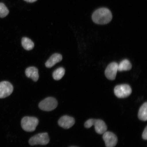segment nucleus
Returning <instances> with one entry per match:
<instances>
[{"label": "nucleus", "mask_w": 147, "mask_h": 147, "mask_svg": "<svg viewBox=\"0 0 147 147\" xmlns=\"http://www.w3.org/2000/svg\"><path fill=\"white\" fill-rule=\"evenodd\" d=\"M22 45L25 50H32L34 47V44L32 40L27 37H23L22 39Z\"/></svg>", "instance_id": "nucleus-15"}, {"label": "nucleus", "mask_w": 147, "mask_h": 147, "mask_svg": "<svg viewBox=\"0 0 147 147\" xmlns=\"http://www.w3.org/2000/svg\"><path fill=\"white\" fill-rule=\"evenodd\" d=\"M13 90V86L10 82L3 81L0 82V98L10 96Z\"/></svg>", "instance_id": "nucleus-7"}, {"label": "nucleus", "mask_w": 147, "mask_h": 147, "mask_svg": "<svg viewBox=\"0 0 147 147\" xmlns=\"http://www.w3.org/2000/svg\"><path fill=\"white\" fill-rule=\"evenodd\" d=\"M112 18L111 11L109 9L105 8L97 9L92 15L93 21L97 24H106L111 21Z\"/></svg>", "instance_id": "nucleus-1"}, {"label": "nucleus", "mask_w": 147, "mask_h": 147, "mask_svg": "<svg viewBox=\"0 0 147 147\" xmlns=\"http://www.w3.org/2000/svg\"><path fill=\"white\" fill-rule=\"evenodd\" d=\"M24 1L27 2L32 3L35 2L37 0H24Z\"/></svg>", "instance_id": "nucleus-19"}, {"label": "nucleus", "mask_w": 147, "mask_h": 147, "mask_svg": "<svg viewBox=\"0 0 147 147\" xmlns=\"http://www.w3.org/2000/svg\"><path fill=\"white\" fill-rule=\"evenodd\" d=\"M49 136L47 133H40L30 138L29 143L31 146L37 145H46L49 142Z\"/></svg>", "instance_id": "nucleus-5"}, {"label": "nucleus", "mask_w": 147, "mask_h": 147, "mask_svg": "<svg viewBox=\"0 0 147 147\" xmlns=\"http://www.w3.org/2000/svg\"><path fill=\"white\" fill-rule=\"evenodd\" d=\"M62 59V55L58 53H55L52 55L46 62L45 66L49 68L52 67L56 63L61 61Z\"/></svg>", "instance_id": "nucleus-11"}, {"label": "nucleus", "mask_w": 147, "mask_h": 147, "mask_svg": "<svg viewBox=\"0 0 147 147\" xmlns=\"http://www.w3.org/2000/svg\"><path fill=\"white\" fill-rule=\"evenodd\" d=\"M142 138L144 140H147V126H146V128L143 131L142 135Z\"/></svg>", "instance_id": "nucleus-18"}, {"label": "nucleus", "mask_w": 147, "mask_h": 147, "mask_svg": "<svg viewBox=\"0 0 147 147\" xmlns=\"http://www.w3.org/2000/svg\"><path fill=\"white\" fill-rule=\"evenodd\" d=\"M58 106L57 101L53 97H48L42 100L38 104V107L43 111H50L56 109Z\"/></svg>", "instance_id": "nucleus-4"}, {"label": "nucleus", "mask_w": 147, "mask_h": 147, "mask_svg": "<svg viewBox=\"0 0 147 147\" xmlns=\"http://www.w3.org/2000/svg\"><path fill=\"white\" fill-rule=\"evenodd\" d=\"M132 65L127 59L122 61L118 65V71H122L130 70L131 69Z\"/></svg>", "instance_id": "nucleus-14"}, {"label": "nucleus", "mask_w": 147, "mask_h": 147, "mask_svg": "<svg viewBox=\"0 0 147 147\" xmlns=\"http://www.w3.org/2000/svg\"><path fill=\"white\" fill-rule=\"evenodd\" d=\"M25 73L27 78L32 79L35 82L37 81L39 78L38 70L36 67H32L27 68Z\"/></svg>", "instance_id": "nucleus-12"}, {"label": "nucleus", "mask_w": 147, "mask_h": 147, "mask_svg": "<svg viewBox=\"0 0 147 147\" xmlns=\"http://www.w3.org/2000/svg\"><path fill=\"white\" fill-rule=\"evenodd\" d=\"M84 127L86 128H91L94 125L95 131L97 134H102L105 133L107 129V126L104 121L100 119H90L84 123Z\"/></svg>", "instance_id": "nucleus-2"}, {"label": "nucleus", "mask_w": 147, "mask_h": 147, "mask_svg": "<svg viewBox=\"0 0 147 147\" xmlns=\"http://www.w3.org/2000/svg\"><path fill=\"white\" fill-rule=\"evenodd\" d=\"M75 123V120L73 117L66 115L62 117L58 121L59 126L65 129L71 128Z\"/></svg>", "instance_id": "nucleus-10"}, {"label": "nucleus", "mask_w": 147, "mask_h": 147, "mask_svg": "<svg viewBox=\"0 0 147 147\" xmlns=\"http://www.w3.org/2000/svg\"><path fill=\"white\" fill-rule=\"evenodd\" d=\"M103 139L106 147H115L117 143V138L114 134L110 131H106L103 134Z\"/></svg>", "instance_id": "nucleus-8"}, {"label": "nucleus", "mask_w": 147, "mask_h": 147, "mask_svg": "<svg viewBox=\"0 0 147 147\" xmlns=\"http://www.w3.org/2000/svg\"><path fill=\"white\" fill-rule=\"evenodd\" d=\"M39 123L38 119L34 117H25L22 119L21 125L25 131L31 132L36 130Z\"/></svg>", "instance_id": "nucleus-3"}, {"label": "nucleus", "mask_w": 147, "mask_h": 147, "mask_svg": "<svg viewBox=\"0 0 147 147\" xmlns=\"http://www.w3.org/2000/svg\"><path fill=\"white\" fill-rule=\"evenodd\" d=\"M118 64L113 62L108 65L105 71V75L107 78L110 80H115L118 71Z\"/></svg>", "instance_id": "nucleus-9"}, {"label": "nucleus", "mask_w": 147, "mask_h": 147, "mask_svg": "<svg viewBox=\"0 0 147 147\" xmlns=\"http://www.w3.org/2000/svg\"><path fill=\"white\" fill-rule=\"evenodd\" d=\"M65 73V70L63 68L60 67L55 70L53 74V77L54 80H60L63 78Z\"/></svg>", "instance_id": "nucleus-16"}, {"label": "nucleus", "mask_w": 147, "mask_h": 147, "mask_svg": "<svg viewBox=\"0 0 147 147\" xmlns=\"http://www.w3.org/2000/svg\"><path fill=\"white\" fill-rule=\"evenodd\" d=\"M131 92V88L127 84L117 85L114 89L115 96L119 98H126L129 96Z\"/></svg>", "instance_id": "nucleus-6"}, {"label": "nucleus", "mask_w": 147, "mask_h": 147, "mask_svg": "<svg viewBox=\"0 0 147 147\" xmlns=\"http://www.w3.org/2000/svg\"><path fill=\"white\" fill-rule=\"evenodd\" d=\"M138 117L141 121L147 120V102H146L141 107L138 113Z\"/></svg>", "instance_id": "nucleus-13"}, {"label": "nucleus", "mask_w": 147, "mask_h": 147, "mask_svg": "<svg viewBox=\"0 0 147 147\" xmlns=\"http://www.w3.org/2000/svg\"><path fill=\"white\" fill-rule=\"evenodd\" d=\"M9 11L4 3H0V18H3L9 14Z\"/></svg>", "instance_id": "nucleus-17"}]
</instances>
